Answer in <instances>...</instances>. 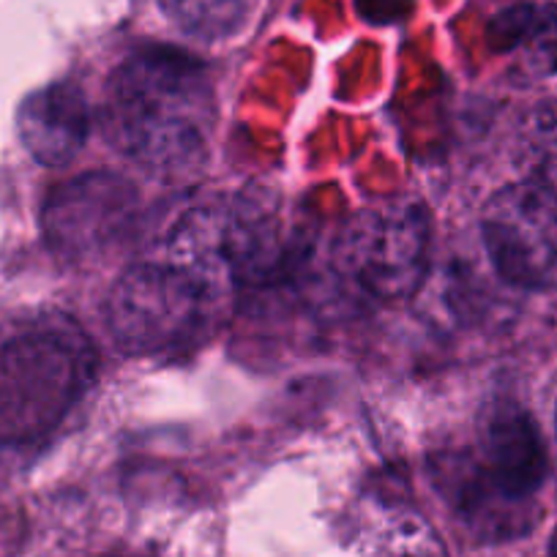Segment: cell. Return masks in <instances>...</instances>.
Wrapping results in <instances>:
<instances>
[{"mask_svg":"<svg viewBox=\"0 0 557 557\" xmlns=\"http://www.w3.org/2000/svg\"><path fill=\"white\" fill-rule=\"evenodd\" d=\"M107 134L132 162L162 178L202 168L213 132L208 72L178 50L126 58L107 85Z\"/></svg>","mask_w":557,"mask_h":557,"instance_id":"obj_1","label":"cell"},{"mask_svg":"<svg viewBox=\"0 0 557 557\" xmlns=\"http://www.w3.org/2000/svg\"><path fill=\"white\" fill-rule=\"evenodd\" d=\"M96 374V352L72 320H34L0 339V443L50 435Z\"/></svg>","mask_w":557,"mask_h":557,"instance_id":"obj_2","label":"cell"},{"mask_svg":"<svg viewBox=\"0 0 557 557\" xmlns=\"http://www.w3.org/2000/svg\"><path fill=\"white\" fill-rule=\"evenodd\" d=\"M216 298L164 257L128 268L107 298V323L128 356H162L191 342Z\"/></svg>","mask_w":557,"mask_h":557,"instance_id":"obj_3","label":"cell"},{"mask_svg":"<svg viewBox=\"0 0 557 557\" xmlns=\"http://www.w3.org/2000/svg\"><path fill=\"white\" fill-rule=\"evenodd\" d=\"M432 227L424 206L391 200L361 211L350 224L336 257L352 285L377 301H405L424 285L430 268Z\"/></svg>","mask_w":557,"mask_h":557,"instance_id":"obj_4","label":"cell"},{"mask_svg":"<svg viewBox=\"0 0 557 557\" xmlns=\"http://www.w3.org/2000/svg\"><path fill=\"white\" fill-rule=\"evenodd\" d=\"M137 216V189L123 175L94 170L74 175L50 191L41 224L47 244L58 257L85 262L126 244Z\"/></svg>","mask_w":557,"mask_h":557,"instance_id":"obj_5","label":"cell"},{"mask_svg":"<svg viewBox=\"0 0 557 557\" xmlns=\"http://www.w3.org/2000/svg\"><path fill=\"white\" fill-rule=\"evenodd\" d=\"M481 238L492 265L522 290L557 282V195L541 184H511L481 213Z\"/></svg>","mask_w":557,"mask_h":557,"instance_id":"obj_6","label":"cell"},{"mask_svg":"<svg viewBox=\"0 0 557 557\" xmlns=\"http://www.w3.org/2000/svg\"><path fill=\"white\" fill-rule=\"evenodd\" d=\"M486 481L513 503L528 506L546 479V454L533 418L517 405H497L481 432V462Z\"/></svg>","mask_w":557,"mask_h":557,"instance_id":"obj_7","label":"cell"},{"mask_svg":"<svg viewBox=\"0 0 557 557\" xmlns=\"http://www.w3.org/2000/svg\"><path fill=\"white\" fill-rule=\"evenodd\" d=\"M17 132L25 151L45 168H63L83 151L90 132L85 94L72 83H52L20 104Z\"/></svg>","mask_w":557,"mask_h":557,"instance_id":"obj_8","label":"cell"},{"mask_svg":"<svg viewBox=\"0 0 557 557\" xmlns=\"http://www.w3.org/2000/svg\"><path fill=\"white\" fill-rule=\"evenodd\" d=\"M363 557H446L441 539L412 508L369 506L358 528Z\"/></svg>","mask_w":557,"mask_h":557,"instance_id":"obj_9","label":"cell"},{"mask_svg":"<svg viewBox=\"0 0 557 557\" xmlns=\"http://www.w3.org/2000/svg\"><path fill=\"white\" fill-rule=\"evenodd\" d=\"M159 3L184 34L222 39L238 28L249 0H159Z\"/></svg>","mask_w":557,"mask_h":557,"instance_id":"obj_10","label":"cell"},{"mask_svg":"<svg viewBox=\"0 0 557 557\" xmlns=\"http://www.w3.org/2000/svg\"><path fill=\"white\" fill-rule=\"evenodd\" d=\"M524 39L544 58L557 61V9L524 20Z\"/></svg>","mask_w":557,"mask_h":557,"instance_id":"obj_11","label":"cell"},{"mask_svg":"<svg viewBox=\"0 0 557 557\" xmlns=\"http://www.w3.org/2000/svg\"><path fill=\"white\" fill-rule=\"evenodd\" d=\"M549 557H557V533H555V539H552V546H549Z\"/></svg>","mask_w":557,"mask_h":557,"instance_id":"obj_12","label":"cell"},{"mask_svg":"<svg viewBox=\"0 0 557 557\" xmlns=\"http://www.w3.org/2000/svg\"><path fill=\"white\" fill-rule=\"evenodd\" d=\"M555 424H557V410H555Z\"/></svg>","mask_w":557,"mask_h":557,"instance_id":"obj_13","label":"cell"}]
</instances>
